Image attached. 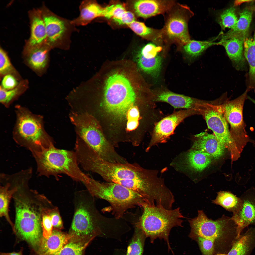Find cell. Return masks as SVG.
<instances>
[{
    "label": "cell",
    "instance_id": "cell-1",
    "mask_svg": "<svg viewBox=\"0 0 255 255\" xmlns=\"http://www.w3.org/2000/svg\"><path fill=\"white\" fill-rule=\"evenodd\" d=\"M94 197L88 191L76 195L75 212L68 234L71 239H92L100 235L117 240L123 231V221L102 215L95 205Z\"/></svg>",
    "mask_w": 255,
    "mask_h": 255
},
{
    "label": "cell",
    "instance_id": "cell-2",
    "mask_svg": "<svg viewBox=\"0 0 255 255\" xmlns=\"http://www.w3.org/2000/svg\"><path fill=\"white\" fill-rule=\"evenodd\" d=\"M143 212L136 223L151 243L158 238L166 242L168 251H173L170 246L169 236L171 229L183 227L182 218L185 217L179 208L168 209L160 205H151L145 203L141 207Z\"/></svg>",
    "mask_w": 255,
    "mask_h": 255
},
{
    "label": "cell",
    "instance_id": "cell-3",
    "mask_svg": "<svg viewBox=\"0 0 255 255\" xmlns=\"http://www.w3.org/2000/svg\"><path fill=\"white\" fill-rule=\"evenodd\" d=\"M16 119L13 138L21 146L32 153L40 151L54 144L52 138L46 131L42 116L34 114L19 105L15 106Z\"/></svg>",
    "mask_w": 255,
    "mask_h": 255
},
{
    "label": "cell",
    "instance_id": "cell-4",
    "mask_svg": "<svg viewBox=\"0 0 255 255\" xmlns=\"http://www.w3.org/2000/svg\"><path fill=\"white\" fill-rule=\"evenodd\" d=\"M32 153L39 174L49 177L64 174L74 181L82 183L90 177L80 168L75 152L58 149L52 144L48 148Z\"/></svg>",
    "mask_w": 255,
    "mask_h": 255
},
{
    "label": "cell",
    "instance_id": "cell-5",
    "mask_svg": "<svg viewBox=\"0 0 255 255\" xmlns=\"http://www.w3.org/2000/svg\"><path fill=\"white\" fill-rule=\"evenodd\" d=\"M70 120L77 136L82 140L102 159L109 162L119 163L123 157L105 137L97 120L87 112H72Z\"/></svg>",
    "mask_w": 255,
    "mask_h": 255
},
{
    "label": "cell",
    "instance_id": "cell-6",
    "mask_svg": "<svg viewBox=\"0 0 255 255\" xmlns=\"http://www.w3.org/2000/svg\"><path fill=\"white\" fill-rule=\"evenodd\" d=\"M93 197L104 200L110 204L115 217L122 219L128 209L141 207L145 200L137 192L113 183H101L90 177L83 183Z\"/></svg>",
    "mask_w": 255,
    "mask_h": 255
},
{
    "label": "cell",
    "instance_id": "cell-7",
    "mask_svg": "<svg viewBox=\"0 0 255 255\" xmlns=\"http://www.w3.org/2000/svg\"><path fill=\"white\" fill-rule=\"evenodd\" d=\"M123 74L114 73L105 82L103 105L106 112L114 119L122 120L127 116L137 97L135 91Z\"/></svg>",
    "mask_w": 255,
    "mask_h": 255
},
{
    "label": "cell",
    "instance_id": "cell-8",
    "mask_svg": "<svg viewBox=\"0 0 255 255\" xmlns=\"http://www.w3.org/2000/svg\"><path fill=\"white\" fill-rule=\"evenodd\" d=\"M195 108L204 118L208 128L212 131L218 141L229 151L232 161L237 160L242 151L233 138L218 105L204 101L197 104Z\"/></svg>",
    "mask_w": 255,
    "mask_h": 255
},
{
    "label": "cell",
    "instance_id": "cell-9",
    "mask_svg": "<svg viewBox=\"0 0 255 255\" xmlns=\"http://www.w3.org/2000/svg\"><path fill=\"white\" fill-rule=\"evenodd\" d=\"M14 231L34 248L38 247L42 237L40 215L29 202L17 199L16 202Z\"/></svg>",
    "mask_w": 255,
    "mask_h": 255
},
{
    "label": "cell",
    "instance_id": "cell-10",
    "mask_svg": "<svg viewBox=\"0 0 255 255\" xmlns=\"http://www.w3.org/2000/svg\"><path fill=\"white\" fill-rule=\"evenodd\" d=\"M250 90L247 88L237 98L226 101L218 105L224 117L230 125V131L233 138L238 147L242 149H243L250 140L245 129L243 111L247 94Z\"/></svg>",
    "mask_w": 255,
    "mask_h": 255
},
{
    "label": "cell",
    "instance_id": "cell-11",
    "mask_svg": "<svg viewBox=\"0 0 255 255\" xmlns=\"http://www.w3.org/2000/svg\"><path fill=\"white\" fill-rule=\"evenodd\" d=\"M191 233L198 237L215 240L226 231H237V225L230 217L223 215L215 220L208 218L202 210L197 216L189 220Z\"/></svg>",
    "mask_w": 255,
    "mask_h": 255
},
{
    "label": "cell",
    "instance_id": "cell-12",
    "mask_svg": "<svg viewBox=\"0 0 255 255\" xmlns=\"http://www.w3.org/2000/svg\"><path fill=\"white\" fill-rule=\"evenodd\" d=\"M199 113L195 108L180 110L174 112L158 121L153 129L146 151L158 143L166 142L173 134L177 126L187 117Z\"/></svg>",
    "mask_w": 255,
    "mask_h": 255
},
{
    "label": "cell",
    "instance_id": "cell-13",
    "mask_svg": "<svg viewBox=\"0 0 255 255\" xmlns=\"http://www.w3.org/2000/svg\"><path fill=\"white\" fill-rule=\"evenodd\" d=\"M194 13L188 7H184L183 12L171 15L166 22L165 30L170 38L176 40L183 45L190 40L188 26L190 18Z\"/></svg>",
    "mask_w": 255,
    "mask_h": 255
},
{
    "label": "cell",
    "instance_id": "cell-14",
    "mask_svg": "<svg viewBox=\"0 0 255 255\" xmlns=\"http://www.w3.org/2000/svg\"><path fill=\"white\" fill-rule=\"evenodd\" d=\"M240 197L242 202L241 208L231 217L237 226V239L245 228L250 225H255V188L248 189Z\"/></svg>",
    "mask_w": 255,
    "mask_h": 255
},
{
    "label": "cell",
    "instance_id": "cell-15",
    "mask_svg": "<svg viewBox=\"0 0 255 255\" xmlns=\"http://www.w3.org/2000/svg\"><path fill=\"white\" fill-rule=\"evenodd\" d=\"M51 49L46 43L25 47L22 56L24 64L38 76H42L49 67V52Z\"/></svg>",
    "mask_w": 255,
    "mask_h": 255
},
{
    "label": "cell",
    "instance_id": "cell-16",
    "mask_svg": "<svg viewBox=\"0 0 255 255\" xmlns=\"http://www.w3.org/2000/svg\"><path fill=\"white\" fill-rule=\"evenodd\" d=\"M213 159L210 154L206 152L191 149L179 155L171 164L178 170H187L200 172L209 165Z\"/></svg>",
    "mask_w": 255,
    "mask_h": 255
},
{
    "label": "cell",
    "instance_id": "cell-17",
    "mask_svg": "<svg viewBox=\"0 0 255 255\" xmlns=\"http://www.w3.org/2000/svg\"><path fill=\"white\" fill-rule=\"evenodd\" d=\"M47 36V43L51 48L62 41L68 31L66 23L48 9L41 10Z\"/></svg>",
    "mask_w": 255,
    "mask_h": 255
},
{
    "label": "cell",
    "instance_id": "cell-18",
    "mask_svg": "<svg viewBox=\"0 0 255 255\" xmlns=\"http://www.w3.org/2000/svg\"><path fill=\"white\" fill-rule=\"evenodd\" d=\"M152 91L154 102H166L175 108H195L196 105L202 101L166 89H158Z\"/></svg>",
    "mask_w": 255,
    "mask_h": 255
},
{
    "label": "cell",
    "instance_id": "cell-19",
    "mask_svg": "<svg viewBox=\"0 0 255 255\" xmlns=\"http://www.w3.org/2000/svg\"><path fill=\"white\" fill-rule=\"evenodd\" d=\"M191 149L201 150L210 154L215 160L224 154L225 148L214 134L203 132L194 136Z\"/></svg>",
    "mask_w": 255,
    "mask_h": 255
},
{
    "label": "cell",
    "instance_id": "cell-20",
    "mask_svg": "<svg viewBox=\"0 0 255 255\" xmlns=\"http://www.w3.org/2000/svg\"><path fill=\"white\" fill-rule=\"evenodd\" d=\"M71 238L68 234L53 230L48 237L42 238L38 248L39 254L57 255Z\"/></svg>",
    "mask_w": 255,
    "mask_h": 255
},
{
    "label": "cell",
    "instance_id": "cell-21",
    "mask_svg": "<svg viewBox=\"0 0 255 255\" xmlns=\"http://www.w3.org/2000/svg\"><path fill=\"white\" fill-rule=\"evenodd\" d=\"M245 39L234 37L228 39L220 41L219 45L223 46L235 68L238 70L245 68L246 61L243 54V45Z\"/></svg>",
    "mask_w": 255,
    "mask_h": 255
},
{
    "label": "cell",
    "instance_id": "cell-22",
    "mask_svg": "<svg viewBox=\"0 0 255 255\" xmlns=\"http://www.w3.org/2000/svg\"><path fill=\"white\" fill-rule=\"evenodd\" d=\"M30 36L25 47H30L47 43L46 27L41 10H33L30 13Z\"/></svg>",
    "mask_w": 255,
    "mask_h": 255
},
{
    "label": "cell",
    "instance_id": "cell-23",
    "mask_svg": "<svg viewBox=\"0 0 255 255\" xmlns=\"http://www.w3.org/2000/svg\"><path fill=\"white\" fill-rule=\"evenodd\" d=\"M79 9L80 15L71 21L72 24L85 25L96 17H104L105 8L102 7L94 1H83L81 3Z\"/></svg>",
    "mask_w": 255,
    "mask_h": 255
},
{
    "label": "cell",
    "instance_id": "cell-24",
    "mask_svg": "<svg viewBox=\"0 0 255 255\" xmlns=\"http://www.w3.org/2000/svg\"><path fill=\"white\" fill-rule=\"evenodd\" d=\"M168 2L154 0H139L133 4L134 10L139 17L144 18L162 13L168 8Z\"/></svg>",
    "mask_w": 255,
    "mask_h": 255
},
{
    "label": "cell",
    "instance_id": "cell-25",
    "mask_svg": "<svg viewBox=\"0 0 255 255\" xmlns=\"http://www.w3.org/2000/svg\"><path fill=\"white\" fill-rule=\"evenodd\" d=\"M252 12L246 9L240 14V16L235 25L228 31L222 33L220 41L226 40L234 37L245 39L248 31L252 17Z\"/></svg>",
    "mask_w": 255,
    "mask_h": 255
},
{
    "label": "cell",
    "instance_id": "cell-26",
    "mask_svg": "<svg viewBox=\"0 0 255 255\" xmlns=\"http://www.w3.org/2000/svg\"><path fill=\"white\" fill-rule=\"evenodd\" d=\"M138 64L144 72L155 78L157 77L161 70L162 60L158 53L140 52L137 58Z\"/></svg>",
    "mask_w": 255,
    "mask_h": 255
},
{
    "label": "cell",
    "instance_id": "cell-27",
    "mask_svg": "<svg viewBox=\"0 0 255 255\" xmlns=\"http://www.w3.org/2000/svg\"><path fill=\"white\" fill-rule=\"evenodd\" d=\"M243 46L244 55L249 67L247 77V88L255 92V32L252 37L245 38Z\"/></svg>",
    "mask_w": 255,
    "mask_h": 255
},
{
    "label": "cell",
    "instance_id": "cell-28",
    "mask_svg": "<svg viewBox=\"0 0 255 255\" xmlns=\"http://www.w3.org/2000/svg\"><path fill=\"white\" fill-rule=\"evenodd\" d=\"M237 239L227 255H246L255 240V228H250Z\"/></svg>",
    "mask_w": 255,
    "mask_h": 255
},
{
    "label": "cell",
    "instance_id": "cell-29",
    "mask_svg": "<svg viewBox=\"0 0 255 255\" xmlns=\"http://www.w3.org/2000/svg\"><path fill=\"white\" fill-rule=\"evenodd\" d=\"M217 194L215 199L212 201L213 203L221 206L233 214L237 212L241 208L242 202L240 197L226 191H220Z\"/></svg>",
    "mask_w": 255,
    "mask_h": 255
},
{
    "label": "cell",
    "instance_id": "cell-30",
    "mask_svg": "<svg viewBox=\"0 0 255 255\" xmlns=\"http://www.w3.org/2000/svg\"><path fill=\"white\" fill-rule=\"evenodd\" d=\"M29 82L28 79H23L18 85L12 89L6 90L0 87V102L8 108L28 89Z\"/></svg>",
    "mask_w": 255,
    "mask_h": 255
},
{
    "label": "cell",
    "instance_id": "cell-31",
    "mask_svg": "<svg viewBox=\"0 0 255 255\" xmlns=\"http://www.w3.org/2000/svg\"><path fill=\"white\" fill-rule=\"evenodd\" d=\"M212 39L204 41L190 40L184 45L183 49L186 53L191 58L195 59L200 55L204 51L210 47L218 45L219 42H214L219 36Z\"/></svg>",
    "mask_w": 255,
    "mask_h": 255
},
{
    "label": "cell",
    "instance_id": "cell-32",
    "mask_svg": "<svg viewBox=\"0 0 255 255\" xmlns=\"http://www.w3.org/2000/svg\"><path fill=\"white\" fill-rule=\"evenodd\" d=\"M133 235L130 240L126 255H142L147 237L136 223Z\"/></svg>",
    "mask_w": 255,
    "mask_h": 255
},
{
    "label": "cell",
    "instance_id": "cell-33",
    "mask_svg": "<svg viewBox=\"0 0 255 255\" xmlns=\"http://www.w3.org/2000/svg\"><path fill=\"white\" fill-rule=\"evenodd\" d=\"M10 184L7 183L5 186L1 187L0 194V215L4 216L11 225L13 230L14 227L9 218L8 214V207L9 201L13 195L17 191V187L9 189Z\"/></svg>",
    "mask_w": 255,
    "mask_h": 255
},
{
    "label": "cell",
    "instance_id": "cell-34",
    "mask_svg": "<svg viewBox=\"0 0 255 255\" xmlns=\"http://www.w3.org/2000/svg\"><path fill=\"white\" fill-rule=\"evenodd\" d=\"M11 74L15 76L19 81L23 79L13 66L7 53L1 47L0 48V77Z\"/></svg>",
    "mask_w": 255,
    "mask_h": 255
},
{
    "label": "cell",
    "instance_id": "cell-35",
    "mask_svg": "<svg viewBox=\"0 0 255 255\" xmlns=\"http://www.w3.org/2000/svg\"><path fill=\"white\" fill-rule=\"evenodd\" d=\"M238 19L235 8L233 7L226 9L220 13L217 21L222 30L226 28H232L237 22Z\"/></svg>",
    "mask_w": 255,
    "mask_h": 255
},
{
    "label": "cell",
    "instance_id": "cell-36",
    "mask_svg": "<svg viewBox=\"0 0 255 255\" xmlns=\"http://www.w3.org/2000/svg\"><path fill=\"white\" fill-rule=\"evenodd\" d=\"M81 240L71 239L57 255H82L89 242H84Z\"/></svg>",
    "mask_w": 255,
    "mask_h": 255
},
{
    "label": "cell",
    "instance_id": "cell-37",
    "mask_svg": "<svg viewBox=\"0 0 255 255\" xmlns=\"http://www.w3.org/2000/svg\"><path fill=\"white\" fill-rule=\"evenodd\" d=\"M125 7L120 4H113L105 8L104 17L113 20L121 18L126 12Z\"/></svg>",
    "mask_w": 255,
    "mask_h": 255
},
{
    "label": "cell",
    "instance_id": "cell-38",
    "mask_svg": "<svg viewBox=\"0 0 255 255\" xmlns=\"http://www.w3.org/2000/svg\"><path fill=\"white\" fill-rule=\"evenodd\" d=\"M127 25L136 34L142 37L149 36L153 32L152 29L140 22L135 21Z\"/></svg>",
    "mask_w": 255,
    "mask_h": 255
},
{
    "label": "cell",
    "instance_id": "cell-39",
    "mask_svg": "<svg viewBox=\"0 0 255 255\" xmlns=\"http://www.w3.org/2000/svg\"><path fill=\"white\" fill-rule=\"evenodd\" d=\"M199 244L204 255H212L215 240L198 237Z\"/></svg>",
    "mask_w": 255,
    "mask_h": 255
},
{
    "label": "cell",
    "instance_id": "cell-40",
    "mask_svg": "<svg viewBox=\"0 0 255 255\" xmlns=\"http://www.w3.org/2000/svg\"><path fill=\"white\" fill-rule=\"evenodd\" d=\"M0 79L1 81L0 87L6 90L14 88L20 82L15 76L11 74L6 75Z\"/></svg>",
    "mask_w": 255,
    "mask_h": 255
},
{
    "label": "cell",
    "instance_id": "cell-41",
    "mask_svg": "<svg viewBox=\"0 0 255 255\" xmlns=\"http://www.w3.org/2000/svg\"><path fill=\"white\" fill-rule=\"evenodd\" d=\"M41 226L43 237L47 238L51 234L53 231V226L49 214L45 215L43 216Z\"/></svg>",
    "mask_w": 255,
    "mask_h": 255
},
{
    "label": "cell",
    "instance_id": "cell-42",
    "mask_svg": "<svg viewBox=\"0 0 255 255\" xmlns=\"http://www.w3.org/2000/svg\"><path fill=\"white\" fill-rule=\"evenodd\" d=\"M49 215L50 216L51 223L55 230H60L63 228V224L59 210L57 208L51 211Z\"/></svg>",
    "mask_w": 255,
    "mask_h": 255
},
{
    "label": "cell",
    "instance_id": "cell-43",
    "mask_svg": "<svg viewBox=\"0 0 255 255\" xmlns=\"http://www.w3.org/2000/svg\"><path fill=\"white\" fill-rule=\"evenodd\" d=\"M114 21L119 25L127 24L135 21V18L134 14L132 12L127 11L120 19L113 20Z\"/></svg>",
    "mask_w": 255,
    "mask_h": 255
},
{
    "label": "cell",
    "instance_id": "cell-44",
    "mask_svg": "<svg viewBox=\"0 0 255 255\" xmlns=\"http://www.w3.org/2000/svg\"><path fill=\"white\" fill-rule=\"evenodd\" d=\"M127 116L128 120L136 119L138 120L140 118V112L139 110L136 106H133L128 110Z\"/></svg>",
    "mask_w": 255,
    "mask_h": 255
},
{
    "label": "cell",
    "instance_id": "cell-45",
    "mask_svg": "<svg viewBox=\"0 0 255 255\" xmlns=\"http://www.w3.org/2000/svg\"><path fill=\"white\" fill-rule=\"evenodd\" d=\"M139 120L136 119L128 120L127 124V128L128 130L131 131L135 130L138 127L139 125Z\"/></svg>",
    "mask_w": 255,
    "mask_h": 255
},
{
    "label": "cell",
    "instance_id": "cell-46",
    "mask_svg": "<svg viewBox=\"0 0 255 255\" xmlns=\"http://www.w3.org/2000/svg\"><path fill=\"white\" fill-rule=\"evenodd\" d=\"M255 1L252 0H237L234 1V4L235 5L238 6L243 3L251 2Z\"/></svg>",
    "mask_w": 255,
    "mask_h": 255
},
{
    "label": "cell",
    "instance_id": "cell-47",
    "mask_svg": "<svg viewBox=\"0 0 255 255\" xmlns=\"http://www.w3.org/2000/svg\"><path fill=\"white\" fill-rule=\"evenodd\" d=\"M0 255H23L22 250H21L18 252H13L11 253H1Z\"/></svg>",
    "mask_w": 255,
    "mask_h": 255
},
{
    "label": "cell",
    "instance_id": "cell-48",
    "mask_svg": "<svg viewBox=\"0 0 255 255\" xmlns=\"http://www.w3.org/2000/svg\"><path fill=\"white\" fill-rule=\"evenodd\" d=\"M113 255H125L123 253L119 251H115L114 252Z\"/></svg>",
    "mask_w": 255,
    "mask_h": 255
},
{
    "label": "cell",
    "instance_id": "cell-49",
    "mask_svg": "<svg viewBox=\"0 0 255 255\" xmlns=\"http://www.w3.org/2000/svg\"><path fill=\"white\" fill-rule=\"evenodd\" d=\"M251 100L255 104V101L254 99H251Z\"/></svg>",
    "mask_w": 255,
    "mask_h": 255
},
{
    "label": "cell",
    "instance_id": "cell-50",
    "mask_svg": "<svg viewBox=\"0 0 255 255\" xmlns=\"http://www.w3.org/2000/svg\"><path fill=\"white\" fill-rule=\"evenodd\" d=\"M216 255H227L222 254H218Z\"/></svg>",
    "mask_w": 255,
    "mask_h": 255
},
{
    "label": "cell",
    "instance_id": "cell-51",
    "mask_svg": "<svg viewBox=\"0 0 255 255\" xmlns=\"http://www.w3.org/2000/svg\"><path fill=\"white\" fill-rule=\"evenodd\" d=\"M38 255H51L49 254H39Z\"/></svg>",
    "mask_w": 255,
    "mask_h": 255
}]
</instances>
